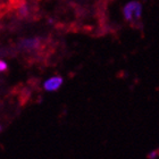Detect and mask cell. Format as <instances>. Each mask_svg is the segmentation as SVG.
Wrapping results in <instances>:
<instances>
[{
  "label": "cell",
  "instance_id": "cell-1",
  "mask_svg": "<svg viewBox=\"0 0 159 159\" xmlns=\"http://www.w3.org/2000/svg\"><path fill=\"white\" fill-rule=\"evenodd\" d=\"M123 14L127 22H138L142 15V5L139 1H129L124 7Z\"/></svg>",
  "mask_w": 159,
  "mask_h": 159
},
{
  "label": "cell",
  "instance_id": "cell-2",
  "mask_svg": "<svg viewBox=\"0 0 159 159\" xmlns=\"http://www.w3.org/2000/svg\"><path fill=\"white\" fill-rule=\"evenodd\" d=\"M64 80L61 76H52L49 77L46 82L43 83V89L48 91V92H53L59 89L61 84H63Z\"/></svg>",
  "mask_w": 159,
  "mask_h": 159
},
{
  "label": "cell",
  "instance_id": "cell-3",
  "mask_svg": "<svg viewBox=\"0 0 159 159\" xmlns=\"http://www.w3.org/2000/svg\"><path fill=\"white\" fill-rule=\"evenodd\" d=\"M39 43H40V41L38 39H26V40H23V41L20 42V48L26 49V50H32V49L38 48Z\"/></svg>",
  "mask_w": 159,
  "mask_h": 159
},
{
  "label": "cell",
  "instance_id": "cell-4",
  "mask_svg": "<svg viewBox=\"0 0 159 159\" xmlns=\"http://www.w3.org/2000/svg\"><path fill=\"white\" fill-rule=\"evenodd\" d=\"M147 158H148V159H157V158H159V148L152 150V151H150V152L148 153Z\"/></svg>",
  "mask_w": 159,
  "mask_h": 159
},
{
  "label": "cell",
  "instance_id": "cell-5",
  "mask_svg": "<svg viewBox=\"0 0 159 159\" xmlns=\"http://www.w3.org/2000/svg\"><path fill=\"white\" fill-rule=\"evenodd\" d=\"M18 14H20V16H25L27 14V7L26 5H23V6L20 7V8H18Z\"/></svg>",
  "mask_w": 159,
  "mask_h": 159
},
{
  "label": "cell",
  "instance_id": "cell-6",
  "mask_svg": "<svg viewBox=\"0 0 159 159\" xmlns=\"http://www.w3.org/2000/svg\"><path fill=\"white\" fill-rule=\"evenodd\" d=\"M7 68H8V65L6 64V61L0 60V73H1V72H5V70H7Z\"/></svg>",
  "mask_w": 159,
  "mask_h": 159
},
{
  "label": "cell",
  "instance_id": "cell-7",
  "mask_svg": "<svg viewBox=\"0 0 159 159\" xmlns=\"http://www.w3.org/2000/svg\"><path fill=\"white\" fill-rule=\"evenodd\" d=\"M0 131H1V126H0Z\"/></svg>",
  "mask_w": 159,
  "mask_h": 159
}]
</instances>
